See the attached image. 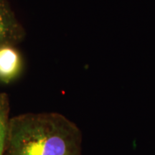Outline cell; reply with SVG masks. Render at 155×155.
<instances>
[{
    "label": "cell",
    "mask_w": 155,
    "mask_h": 155,
    "mask_svg": "<svg viewBox=\"0 0 155 155\" xmlns=\"http://www.w3.org/2000/svg\"><path fill=\"white\" fill-rule=\"evenodd\" d=\"M82 134L58 113H28L9 119L4 155H81Z\"/></svg>",
    "instance_id": "6da1fadb"
},
{
    "label": "cell",
    "mask_w": 155,
    "mask_h": 155,
    "mask_svg": "<svg viewBox=\"0 0 155 155\" xmlns=\"http://www.w3.org/2000/svg\"><path fill=\"white\" fill-rule=\"evenodd\" d=\"M22 59L14 45L0 46V82L9 83L20 75Z\"/></svg>",
    "instance_id": "3957f363"
},
{
    "label": "cell",
    "mask_w": 155,
    "mask_h": 155,
    "mask_svg": "<svg viewBox=\"0 0 155 155\" xmlns=\"http://www.w3.org/2000/svg\"><path fill=\"white\" fill-rule=\"evenodd\" d=\"M25 30L7 0H0V46L22 41Z\"/></svg>",
    "instance_id": "7a4b0ae2"
},
{
    "label": "cell",
    "mask_w": 155,
    "mask_h": 155,
    "mask_svg": "<svg viewBox=\"0 0 155 155\" xmlns=\"http://www.w3.org/2000/svg\"><path fill=\"white\" fill-rule=\"evenodd\" d=\"M9 101L5 93L0 94V155L5 154L9 124Z\"/></svg>",
    "instance_id": "277c9868"
}]
</instances>
